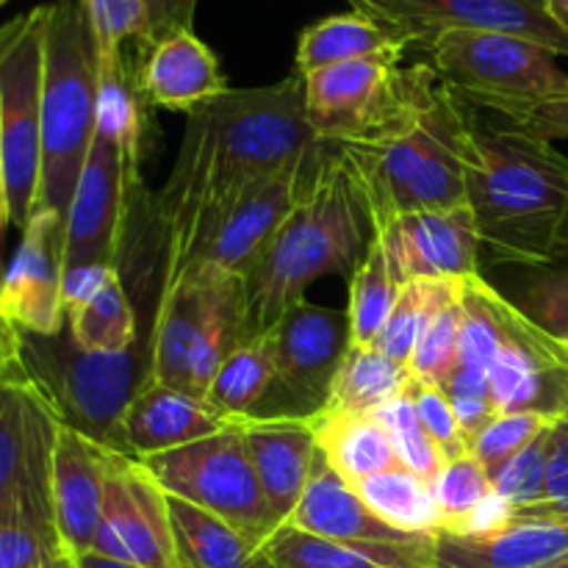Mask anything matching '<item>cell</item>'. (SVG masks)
<instances>
[{"instance_id": "cell-1", "label": "cell", "mask_w": 568, "mask_h": 568, "mask_svg": "<svg viewBox=\"0 0 568 568\" xmlns=\"http://www.w3.org/2000/svg\"><path fill=\"white\" fill-rule=\"evenodd\" d=\"M316 142L297 72L272 87L227 89L186 114L178 159L153 205L166 242L161 286L192 264L209 233L250 189Z\"/></svg>"}, {"instance_id": "cell-2", "label": "cell", "mask_w": 568, "mask_h": 568, "mask_svg": "<svg viewBox=\"0 0 568 568\" xmlns=\"http://www.w3.org/2000/svg\"><path fill=\"white\" fill-rule=\"evenodd\" d=\"M366 227L372 231L364 194L331 144L322 170L242 277L247 342L266 336L320 277H353L369 247Z\"/></svg>"}, {"instance_id": "cell-3", "label": "cell", "mask_w": 568, "mask_h": 568, "mask_svg": "<svg viewBox=\"0 0 568 568\" xmlns=\"http://www.w3.org/2000/svg\"><path fill=\"white\" fill-rule=\"evenodd\" d=\"M466 205L480 242L503 264H544L560 247L568 159L519 125H480L466 142Z\"/></svg>"}, {"instance_id": "cell-4", "label": "cell", "mask_w": 568, "mask_h": 568, "mask_svg": "<svg viewBox=\"0 0 568 568\" xmlns=\"http://www.w3.org/2000/svg\"><path fill=\"white\" fill-rule=\"evenodd\" d=\"M471 122V105L442 83L405 131L381 142L338 148L364 194L372 231L405 214L466 205Z\"/></svg>"}, {"instance_id": "cell-5", "label": "cell", "mask_w": 568, "mask_h": 568, "mask_svg": "<svg viewBox=\"0 0 568 568\" xmlns=\"http://www.w3.org/2000/svg\"><path fill=\"white\" fill-rule=\"evenodd\" d=\"M100 53L83 0H53L44 14L42 178L33 209L67 222L98 131Z\"/></svg>"}, {"instance_id": "cell-6", "label": "cell", "mask_w": 568, "mask_h": 568, "mask_svg": "<svg viewBox=\"0 0 568 568\" xmlns=\"http://www.w3.org/2000/svg\"><path fill=\"white\" fill-rule=\"evenodd\" d=\"M405 53L366 55L303 78L305 120L320 142L369 144L405 131L442 78L430 61L403 67Z\"/></svg>"}, {"instance_id": "cell-7", "label": "cell", "mask_w": 568, "mask_h": 568, "mask_svg": "<svg viewBox=\"0 0 568 568\" xmlns=\"http://www.w3.org/2000/svg\"><path fill=\"white\" fill-rule=\"evenodd\" d=\"M20 364L61 425L120 453L122 414L150 377V336L128 353H89L70 327L55 336L20 333Z\"/></svg>"}, {"instance_id": "cell-8", "label": "cell", "mask_w": 568, "mask_h": 568, "mask_svg": "<svg viewBox=\"0 0 568 568\" xmlns=\"http://www.w3.org/2000/svg\"><path fill=\"white\" fill-rule=\"evenodd\" d=\"M425 53L449 92L475 109L508 116L510 125L568 94V72L558 55L514 33L455 28L438 33Z\"/></svg>"}, {"instance_id": "cell-9", "label": "cell", "mask_w": 568, "mask_h": 568, "mask_svg": "<svg viewBox=\"0 0 568 568\" xmlns=\"http://www.w3.org/2000/svg\"><path fill=\"white\" fill-rule=\"evenodd\" d=\"M136 460L161 491L220 516L253 547H264L283 525L261 491L247 442L236 422L209 438Z\"/></svg>"}, {"instance_id": "cell-10", "label": "cell", "mask_w": 568, "mask_h": 568, "mask_svg": "<svg viewBox=\"0 0 568 568\" xmlns=\"http://www.w3.org/2000/svg\"><path fill=\"white\" fill-rule=\"evenodd\" d=\"M48 6L0 26V136L9 222L22 231L42 178V67Z\"/></svg>"}, {"instance_id": "cell-11", "label": "cell", "mask_w": 568, "mask_h": 568, "mask_svg": "<svg viewBox=\"0 0 568 568\" xmlns=\"http://www.w3.org/2000/svg\"><path fill=\"white\" fill-rule=\"evenodd\" d=\"M405 48H430L444 31H497L530 39L555 55H568V22L549 0H347Z\"/></svg>"}, {"instance_id": "cell-12", "label": "cell", "mask_w": 568, "mask_h": 568, "mask_svg": "<svg viewBox=\"0 0 568 568\" xmlns=\"http://www.w3.org/2000/svg\"><path fill=\"white\" fill-rule=\"evenodd\" d=\"M139 150L105 131H94L87 164L72 194L64 231V270L103 264L120 270V250L131 197H139Z\"/></svg>"}, {"instance_id": "cell-13", "label": "cell", "mask_w": 568, "mask_h": 568, "mask_svg": "<svg viewBox=\"0 0 568 568\" xmlns=\"http://www.w3.org/2000/svg\"><path fill=\"white\" fill-rule=\"evenodd\" d=\"M275 344V386L255 416L311 419L327 403L349 347L347 314L300 300L270 331Z\"/></svg>"}, {"instance_id": "cell-14", "label": "cell", "mask_w": 568, "mask_h": 568, "mask_svg": "<svg viewBox=\"0 0 568 568\" xmlns=\"http://www.w3.org/2000/svg\"><path fill=\"white\" fill-rule=\"evenodd\" d=\"M59 427L22 364L0 366V508H26L55 525L50 471Z\"/></svg>"}, {"instance_id": "cell-15", "label": "cell", "mask_w": 568, "mask_h": 568, "mask_svg": "<svg viewBox=\"0 0 568 568\" xmlns=\"http://www.w3.org/2000/svg\"><path fill=\"white\" fill-rule=\"evenodd\" d=\"M331 144L316 142L314 148L305 150L297 161L286 166V170L275 172L250 189L231 211L220 220V225L209 233L203 247L192 258V264L181 272L172 283L164 286H175V283L186 281V277L197 275H227V277H244L250 266L255 264L261 253H264L266 242L275 236L277 227L283 225L305 189L316 178V172L325 164ZM161 286V288H164Z\"/></svg>"}, {"instance_id": "cell-16", "label": "cell", "mask_w": 568, "mask_h": 568, "mask_svg": "<svg viewBox=\"0 0 568 568\" xmlns=\"http://www.w3.org/2000/svg\"><path fill=\"white\" fill-rule=\"evenodd\" d=\"M503 349L488 372L497 414H541L560 419L568 410V347L532 325L499 292Z\"/></svg>"}, {"instance_id": "cell-17", "label": "cell", "mask_w": 568, "mask_h": 568, "mask_svg": "<svg viewBox=\"0 0 568 568\" xmlns=\"http://www.w3.org/2000/svg\"><path fill=\"white\" fill-rule=\"evenodd\" d=\"M92 555L133 568H178L166 494L136 458L120 455L111 469Z\"/></svg>"}, {"instance_id": "cell-18", "label": "cell", "mask_w": 568, "mask_h": 568, "mask_svg": "<svg viewBox=\"0 0 568 568\" xmlns=\"http://www.w3.org/2000/svg\"><path fill=\"white\" fill-rule=\"evenodd\" d=\"M67 222L48 209H33L22 242L0 281V311L20 333L55 336L67 327L64 281Z\"/></svg>"}, {"instance_id": "cell-19", "label": "cell", "mask_w": 568, "mask_h": 568, "mask_svg": "<svg viewBox=\"0 0 568 568\" xmlns=\"http://www.w3.org/2000/svg\"><path fill=\"white\" fill-rule=\"evenodd\" d=\"M372 233L386 247L388 266L403 286L419 277L458 281L480 275L477 253L483 242L469 205L405 214Z\"/></svg>"}, {"instance_id": "cell-20", "label": "cell", "mask_w": 568, "mask_h": 568, "mask_svg": "<svg viewBox=\"0 0 568 568\" xmlns=\"http://www.w3.org/2000/svg\"><path fill=\"white\" fill-rule=\"evenodd\" d=\"M120 453L61 425L50 471V499L59 541L67 555L92 552L103 514L105 486Z\"/></svg>"}, {"instance_id": "cell-21", "label": "cell", "mask_w": 568, "mask_h": 568, "mask_svg": "<svg viewBox=\"0 0 568 568\" xmlns=\"http://www.w3.org/2000/svg\"><path fill=\"white\" fill-rule=\"evenodd\" d=\"M568 555V516L514 514L488 536H433V568H547Z\"/></svg>"}, {"instance_id": "cell-22", "label": "cell", "mask_w": 568, "mask_h": 568, "mask_svg": "<svg viewBox=\"0 0 568 568\" xmlns=\"http://www.w3.org/2000/svg\"><path fill=\"white\" fill-rule=\"evenodd\" d=\"M233 422L216 414L205 399L164 383L148 381L128 403L120 422V453L125 458L170 453L227 430Z\"/></svg>"}, {"instance_id": "cell-23", "label": "cell", "mask_w": 568, "mask_h": 568, "mask_svg": "<svg viewBox=\"0 0 568 568\" xmlns=\"http://www.w3.org/2000/svg\"><path fill=\"white\" fill-rule=\"evenodd\" d=\"M233 422L247 442L250 460L266 503L286 525L314 475L320 455L314 427L308 419L292 416H242Z\"/></svg>"}, {"instance_id": "cell-24", "label": "cell", "mask_w": 568, "mask_h": 568, "mask_svg": "<svg viewBox=\"0 0 568 568\" xmlns=\"http://www.w3.org/2000/svg\"><path fill=\"white\" fill-rule=\"evenodd\" d=\"M139 61L144 98L159 109L192 114L197 105L211 103L231 89L214 50L194 31L159 39Z\"/></svg>"}, {"instance_id": "cell-25", "label": "cell", "mask_w": 568, "mask_h": 568, "mask_svg": "<svg viewBox=\"0 0 568 568\" xmlns=\"http://www.w3.org/2000/svg\"><path fill=\"white\" fill-rule=\"evenodd\" d=\"M288 525L342 544H408L422 538L397 530L372 514L358 491L331 469L322 453L316 455L314 475L294 514L288 516Z\"/></svg>"}, {"instance_id": "cell-26", "label": "cell", "mask_w": 568, "mask_h": 568, "mask_svg": "<svg viewBox=\"0 0 568 568\" xmlns=\"http://www.w3.org/2000/svg\"><path fill=\"white\" fill-rule=\"evenodd\" d=\"M261 552L272 568H433V536L408 544H342L286 521Z\"/></svg>"}, {"instance_id": "cell-27", "label": "cell", "mask_w": 568, "mask_h": 568, "mask_svg": "<svg viewBox=\"0 0 568 568\" xmlns=\"http://www.w3.org/2000/svg\"><path fill=\"white\" fill-rule=\"evenodd\" d=\"M211 277H186L164 286L150 325V377L186 392L189 358L211 303ZM144 381V383H148Z\"/></svg>"}, {"instance_id": "cell-28", "label": "cell", "mask_w": 568, "mask_h": 568, "mask_svg": "<svg viewBox=\"0 0 568 568\" xmlns=\"http://www.w3.org/2000/svg\"><path fill=\"white\" fill-rule=\"evenodd\" d=\"M316 444L331 469L349 486L381 471L397 469L399 458L386 427L375 414H331L320 410L311 416Z\"/></svg>"}, {"instance_id": "cell-29", "label": "cell", "mask_w": 568, "mask_h": 568, "mask_svg": "<svg viewBox=\"0 0 568 568\" xmlns=\"http://www.w3.org/2000/svg\"><path fill=\"white\" fill-rule=\"evenodd\" d=\"M178 568H272L258 547L227 521L166 494Z\"/></svg>"}, {"instance_id": "cell-30", "label": "cell", "mask_w": 568, "mask_h": 568, "mask_svg": "<svg viewBox=\"0 0 568 568\" xmlns=\"http://www.w3.org/2000/svg\"><path fill=\"white\" fill-rule=\"evenodd\" d=\"M405 44L394 33L377 26L372 17L361 11H344V14L325 17L314 26L303 28L297 39V75H311V72L327 70V67L344 64V61L366 59V55L383 53H405Z\"/></svg>"}, {"instance_id": "cell-31", "label": "cell", "mask_w": 568, "mask_h": 568, "mask_svg": "<svg viewBox=\"0 0 568 568\" xmlns=\"http://www.w3.org/2000/svg\"><path fill=\"white\" fill-rule=\"evenodd\" d=\"M211 277V303L205 320L194 338L192 358H189L186 392L203 399L205 388L214 381L220 366L247 342L244 336V288L242 277L227 275H197Z\"/></svg>"}, {"instance_id": "cell-32", "label": "cell", "mask_w": 568, "mask_h": 568, "mask_svg": "<svg viewBox=\"0 0 568 568\" xmlns=\"http://www.w3.org/2000/svg\"><path fill=\"white\" fill-rule=\"evenodd\" d=\"M408 366L386 358L375 347L349 344L322 410L331 414H375L394 397L408 392Z\"/></svg>"}, {"instance_id": "cell-33", "label": "cell", "mask_w": 568, "mask_h": 568, "mask_svg": "<svg viewBox=\"0 0 568 568\" xmlns=\"http://www.w3.org/2000/svg\"><path fill=\"white\" fill-rule=\"evenodd\" d=\"M275 344L272 336L250 338L244 342L205 388V403L225 419L253 416L275 386Z\"/></svg>"}, {"instance_id": "cell-34", "label": "cell", "mask_w": 568, "mask_h": 568, "mask_svg": "<svg viewBox=\"0 0 568 568\" xmlns=\"http://www.w3.org/2000/svg\"><path fill=\"white\" fill-rule=\"evenodd\" d=\"M353 488L372 514L397 530L410 536H436L442 527L433 486L403 466L366 477Z\"/></svg>"}, {"instance_id": "cell-35", "label": "cell", "mask_w": 568, "mask_h": 568, "mask_svg": "<svg viewBox=\"0 0 568 568\" xmlns=\"http://www.w3.org/2000/svg\"><path fill=\"white\" fill-rule=\"evenodd\" d=\"M403 283L394 277L388 266L386 247L381 239L372 233L369 247L361 258L358 270L349 277V303H347V331L349 344L361 347H375L377 336L386 327L394 305H397Z\"/></svg>"}, {"instance_id": "cell-36", "label": "cell", "mask_w": 568, "mask_h": 568, "mask_svg": "<svg viewBox=\"0 0 568 568\" xmlns=\"http://www.w3.org/2000/svg\"><path fill=\"white\" fill-rule=\"evenodd\" d=\"M516 277L510 281V294L505 297L547 336L568 347V244L544 264H510Z\"/></svg>"}, {"instance_id": "cell-37", "label": "cell", "mask_w": 568, "mask_h": 568, "mask_svg": "<svg viewBox=\"0 0 568 568\" xmlns=\"http://www.w3.org/2000/svg\"><path fill=\"white\" fill-rule=\"evenodd\" d=\"M67 327L81 349L89 353H128L139 342L136 308L122 286L111 277L92 300L67 311Z\"/></svg>"}, {"instance_id": "cell-38", "label": "cell", "mask_w": 568, "mask_h": 568, "mask_svg": "<svg viewBox=\"0 0 568 568\" xmlns=\"http://www.w3.org/2000/svg\"><path fill=\"white\" fill-rule=\"evenodd\" d=\"M455 281H419L405 283L403 292H399L397 305H394L392 316H388L386 327L377 336L375 349L383 353L386 358L397 361V364L408 366L410 355H414L416 342H419L422 331L430 322L433 311L447 300V294L453 292Z\"/></svg>"}, {"instance_id": "cell-39", "label": "cell", "mask_w": 568, "mask_h": 568, "mask_svg": "<svg viewBox=\"0 0 568 568\" xmlns=\"http://www.w3.org/2000/svg\"><path fill=\"white\" fill-rule=\"evenodd\" d=\"M458 342H460V305H458V281L442 305L433 311L430 322L416 342L414 355L408 361L410 381L419 386H442L453 369L458 366Z\"/></svg>"}, {"instance_id": "cell-40", "label": "cell", "mask_w": 568, "mask_h": 568, "mask_svg": "<svg viewBox=\"0 0 568 568\" xmlns=\"http://www.w3.org/2000/svg\"><path fill=\"white\" fill-rule=\"evenodd\" d=\"M375 416L381 419V425L386 427L388 438L394 444V453H397L399 466L414 475H419L422 480L433 483L436 475L442 471V466L447 464L442 449L436 447L427 430L422 427L419 416L414 410V399H410V386L408 392H403L399 397H394L392 403H386L383 408L375 410Z\"/></svg>"}, {"instance_id": "cell-41", "label": "cell", "mask_w": 568, "mask_h": 568, "mask_svg": "<svg viewBox=\"0 0 568 568\" xmlns=\"http://www.w3.org/2000/svg\"><path fill=\"white\" fill-rule=\"evenodd\" d=\"M430 486L438 505V514H442L438 532H449L453 527H458L471 510L480 508L494 494L491 475H488L486 466L471 453L460 455V458H449Z\"/></svg>"}, {"instance_id": "cell-42", "label": "cell", "mask_w": 568, "mask_h": 568, "mask_svg": "<svg viewBox=\"0 0 568 568\" xmlns=\"http://www.w3.org/2000/svg\"><path fill=\"white\" fill-rule=\"evenodd\" d=\"M555 425H558V422H555ZM555 425L547 427L536 442L527 444L519 455H514L503 469H497L491 475L494 491H497L516 514L544 505V497H547L549 458H552Z\"/></svg>"}, {"instance_id": "cell-43", "label": "cell", "mask_w": 568, "mask_h": 568, "mask_svg": "<svg viewBox=\"0 0 568 568\" xmlns=\"http://www.w3.org/2000/svg\"><path fill=\"white\" fill-rule=\"evenodd\" d=\"M64 555L53 521L26 508H0V568H37Z\"/></svg>"}, {"instance_id": "cell-44", "label": "cell", "mask_w": 568, "mask_h": 568, "mask_svg": "<svg viewBox=\"0 0 568 568\" xmlns=\"http://www.w3.org/2000/svg\"><path fill=\"white\" fill-rule=\"evenodd\" d=\"M100 59H111L133 42L136 55L148 48V9L144 0H83Z\"/></svg>"}, {"instance_id": "cell-45", "label": "cell", "mask_w": 568, "mask_h": 568, "mask_svg": "<svg viewBox=\"0 0 568 568\" xmlns=\"http://www.w3.org/2000/svg\"><path fill=\"white\" fill-rule=\"evenodd\" d=\"M558 419L541 414H499L471 442V455L494 475Z\"/></svg>"}, {"instance_id": "cell-46", "label": "cell", "mask_w": 568, "mask_h": 568, "mask_svg": "<svg viewBox=\"0 0 568 568\" xmlns=\"http://www.w3.org/2000/svg\"><path fill=\"white\" fill-rule=\"evenodd\" d=\"M410 399H414V410L416 416H419L422 427H425L427 436L436 442V447L442 449L444 458L449 460L471 453L469 438L460 430L447 392H444L442 386H419V383L410 381Z\"/></svg>"}, {"instance_id": "cell-47", "label": "cell", "mask_w": 568, "mask_h": 568, "mask_svg": "<svg viewBox=\"0 0 568 568\" xmlns=\"http://www.w3.org/2000/svg\"><path fill=\"white\" fill-rule=\"evenodd\" d=\"M519 514H558L568 516V410L558 419L552 433V458H549L547 497L544 505Z\"/></svg>"}, {"instance_id": "cell-48", "label": "cell", "mask_w": 568, "mask_h": 568, "mask_svg": "<svg viewBox=\"0 0 568 568\" xmlns=\"http://www.w3.org/2000/svg\"><path fill=\"white\" fill-rule=\"evenodd\" d=\"M197 3L200 0H144V9H148V48H144V53L159 39L172 37L178 31H192Z\"/></svg>"}, {"instance_id": "cell-49", "label": "cell", "mask_w": 568, "mask_h": 568, "mask_svg": "<svg viewBox=\"0 0 568 568\" xmlns=\"http://www.w3.org/2000/svg\"><path fill=\"white\" fill-rule=\"evenodd\" d=\"M120 275L116 266L103 264H87V266H70L64 270V281H61V300H64V311L78 308L87 300H92L111 277Z\"/></svg>"}, {"instance_id": "cell-50", "label": "cell", "mask_w": 568, "mask_h": 568, "mask_svg": "<svg viewBox=\"0 0 568 568\" xmlns=\"http://www.w3.org/2000/svg\"><path fill=\"white\" fill-rule=\"evenodd\" d=\"M519 128L541 139H549V142L568 139V94H560V98H552L544 105H538Z\"/></svg>"}, {"instance_id": "cell-51", "label": "cell", "mask_w": 568, "mask_h": 568, "mask_svg": "<svg viewBox=\"0 0 568 568\" xmlns=\"http://www.w3.org/2000/svg\"><path fill=\"white\" fill-rule=\"evenodd\" d=\"M20 364V331L0 311V366Z\"/></svg>"}, {"instance_id": "cell-52", "label": "cell", "mask_w": 568, "mask_h": 568, "mask_svg": "<svg viewBox=\"0 0 568 568\" xmlns=\"http://www.w3.org/2000/svg\"><path fill=\"white\" fill-rule=\"evenodd\" d=\"M72 564L75 568H133V566H125V564H116V560H109V558H100V555H70Z\"/></svg>"}, {"instance_id": "cell-53", "label": "cell", "mask_w": 568, "mask_h": 568, "mask_svg": "<svg viewBox=\"0 0 568 568\" xmlns=\"http://www.w3.org/2000/svg\"><path fill=\"white\" fill-rule=\"evenodd\" d=\"M9 222V203H6V170H3V136H0V236Z\"/></svg>"}, {"instance_id": "cell-54", "label": "cell", "mask_w": 568, "mask_h": 568, "mask_svg": "<svg viewBox=\"0 0 568 568\" xmlns=\"http://www.w3.org/2000/svg\"><path fill=\"white\" fill-rule=\"evenodd\" d=\"M37 568H75V564H72V558L70 555H55V558H50V560H44L42 566H37Z\"/></svg>"}, {"instance_id": "cell-55", "label": "cell", "mask_w": 568, "mask_h": 568, "mask_svg": "<svg viewBox=\"0 0 568 568\" xmlns=\"http://www.w3.org/2000/svg\"><path fill=\"white\" fill-rule=\"evenodd\" d=\"M549 6H552V11L560 20L568 22V0H549Z\"/></svg>"}, {"instance_id": "cell-56", "label": "cell", "mask_w": 568, "mask_h": 568, "mask_svg": "<svg viewBox=\"0 0 568 568\" xmlns=\"http://www.w3.org/2000/svg\"><path fill=\"white\" fill-rule=\"evenodd\" d=\"M560 244H568V211L564 216V225H560Z\"/></svg>"}, {"instance_id": "cell-57", "label": "cell", "mask_w": 568, "mask_h": 568, "mask_svg": "<svg viewBox=\"0 0 568 568\" xmlns=\"http://www.w3.org/2000/svg\"><path fill=\"white\" fill-rule=\"evenodd\" d=\"M547 568H568V564H566V560H560V564H555V566H547Z\"/></svg>"}, {"instance_id": "cell-58", "label": "cell", "mask_w": 568, "mask_h": 568, "mask_svg": "<svg viewBox=\"0 0 568 568\" xmlns=\"http://www.w3.org/2000/svg\"><path fill=\"white\" fill-rule=\"evenodd\" d=\"M6 3H9V0H0V6H6Z\"/></svg>"}, {"instance_id": "cell-59", "label": "cell", "mask_w": 568, "mask_h": 568, "mask_svg": "<svg viewBox=\"0 0 568 568\" xmlns=\"http://www.w3.org/2000/svg\"><path fill=\"white\" fill-rule=\"evenodd\" d=\"M564 560H566V564H568V555H566V558H564Z\"/></svg>"}]
</instances>
